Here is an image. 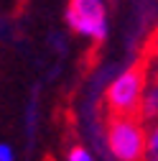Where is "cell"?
<instances>
[{
    "mask_svg": "<svg viewBox=\"0 0 158 161\" xmlns=\"http://www.w3.org/2000/svg\"><path fill=\"white\" fill-rule=\"evenodd\" d=\"M148 128L140 115H112L107 123V148L117 161H143Z\"/></svg>",
    "mask_w": 158,
    "mask_h": 161,
    "instance_id": "obj_1",
    "label": "cell"
},
{
    "mask_svg": "<svg viewBox=\"0 0 158 161\" xmlns=\"http://www.w3.org/2000/svg\"><path fill=\"white\" fill-rule=\"evenodd\" d=\"M143 92H145V72L140 67H130L110 82L105 92V103L112 115H138Z\"/></svg>",
    "mask_w": 158,
    "mask_h": 161,
    "instance_id": "obj_2",
    "label": "cell"
},
{
    "mask_svg": "<svg viewBox=\"0 0 158 161\" xmlns=\"http://www.w3.org/2000/svg\"><path fill=\"white\" fill-rule=\"evenodd\" d=\"M66 26L79 36H87L92 41H102L110 28L105 0H69Z\"/></svg>",
    "mask_w": 158,
    "mask_h": 161,
    "instance_id": "obj_3",
    "label": "cell"
},
{
    "mask_svg": "<svg viewBox=\"0 0 158 161\" xmlns=\"http://www.w3.org/2000/svg\"><path fill=\"white\" fill-rule=\"evenodd\" d=\"M138 115L143 120H155L158 118V82L145 85V92H143V100H140V113Z\"/></svg>",
    "mask_w": 158,
    "mask_h": 161,
    "instance_id": "obj_4",
    "label": "cell"
},
{
    "mask_svg": "<svg viewBox=\"0 0 158 161\" xmlns=\"http://www.w3.org/2000/svg\"><path fill=\"white\" fill-rule=\"evenodd\" d=\"M143 161H158V125L148 128V141H145Z\"/></svg>",
    "mask_w": 158,
    "mask_h": 161,
    "instance_id": "obj_5",
    "label": "cell"
},
{
    "mask_svg": "<svg viewBox=\"0 0 158 161\" xmlns=\"http://www.w3.org/2000/svg\"><path fill=\"white\" fill-rule=\"evenodd\" d=\"M66 161H94V156L84 146H71L69 153H66Z\"/></svg>",
    "mask_w": 158,
    "mask_h": 161,
    "instance_id": "obj_6",
    "label": "cell"
},
{
    "mask_svg": "<svg viewBox=\"0 0 158 161\" xmlns=\"http://www.w3.org/2000/svg\"><path fill=\"white\" fill-rule=\"evenodd\" d=\"M0 161H15V153H13L10 143H0Z\"/></svg>",
    "mask_w": 158,
    "mask_h": 161,
    "instance_id": "obj_7",
    "label": "cell"
}]
</instances>
